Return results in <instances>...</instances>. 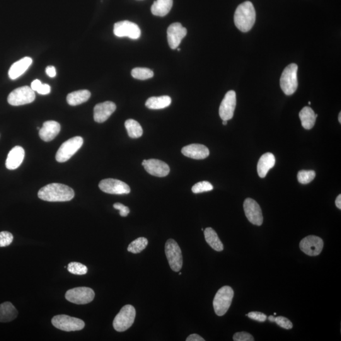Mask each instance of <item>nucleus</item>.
<instances>
[{"label": "nucleus", "instance_id": "1", "mask_svg": "<svg viewBox=\"0 0 341 341\" xmlns=\"http://www.w3.org/2000/svg\"><path fill=\"white\" fill-rule=\"evenodd\" d=\"M38 197L48 202H68L73 199L75 193L72 188L63 184L52 183L38 192Z\"/></svg>", "mask_w": 341, "mask_h": 341}, {"label": "nucleus", "instance_id": "2", "mask_svg": "<svg viewBox=\"0 0 341 341\" xmlns=\"http://www.w3.org/2000/svg\"><path fill=\"white\" fill-rule=\"evenodd\" d=\"M256 21V12L250 2L239 5L234 13V24L241 32L247 33L251 30Z\"/></svg>", "mask_w": 341, "mask_h": 341}, {"label": "nucleus", "instance_id": "3", "mask_svg": "<svg viewBox=\"0 0 341 341\" xmlns=\"http://www.w3.org/2000/svg\"><path fill=\"white\" fill-rule=\"evenodd\" d=\"M234 296V291L230 286L222 287L217 292L213 301V306L217 315L222 316L226 313L230 307Z\"/></svg>", "mask_w": 341, "mask_h": 341}, {"label": "nucleus", "instance_id": "4", "mask_svg": "<svg viewBox=\"0 0 341 341\" xmlns=\"http://www.w3.org/2000/svg\"><path fill=\"white\" fill-rule=\"evenodd\" d=\"M297 65L291 64L286 67L283 71L280 79V86L282 91L287 96H291L297 90L298 86L297 82Z\"/></svg>", "mask_w": 341, "mask_h": 341}, {"label": "nucleus", "instance_id": "5", "mask_svg": "<svg viewBox=\"0 0 341 341\" xmlns=\"http://www.w3.org/2000/svg\"><path fill=\"white\" fill-rule=\"evenodd\" d=\"M136 311L134 306L127 304L121 309L113 320V327L118 332H122L129 329L134 323Z\"/></svg>", "mask_w": 341, "mask_h": 341}, {"label": "nucleus", "instance_id": "6", "mask_svg": "<svg viewBox=\"0 0 341 341\" xmlns=\"http://www.w3.org/2000/svg\"><path fill=\"white\" fill-rule=\"evenodd\" d=\"M84 144L83 138L75 137L67 140L63 144L56 154V160L59 163H65L69 161Z\"/></svg>", "mask_w": 341, "mask_h": 341}, {"label": "nucleus", "instance_id": "7", "mask_svg": "<svg viewBox=\"0 0 341 341\" xmlns=\"http://www.w3.org/2000/svg\"><path fill=\"white\" fill-rule=\"evenodd\" d=\"M165 253L167 259L171 269L179 272L182 268L183 257L178 244L173 239H169L165 245Z\"/></svg>", "mask_w": 341, "mask_h": 341}, {"label": "nucleus", "instance_id": "8", "mask_svg": "<svg viewBox=\"0 0 341 341\" xmlns=\"http://www.w3.org/2000/svg\"><path fill=\"white\" fill-rule=\"evenodd\" d=\"M52 323L56 328L65 332L81 330L85 326V322L81 319L67 315L55 316Z\"/></svg>", "mask_w": 341, "mask_h": 341}, {"label": "nucleus", "instance_id": "9", "mask_svg": "<svg viewBox=\"0 0 341 341\" xmlns=\"http://www.w3.org/2000/svg\"><path fill=\"white\" fill-rule=\"evenodd\" d=\"M95 297L94 290L88 287H79L69 289L65 294V298L72 303L86 304L93 301Z\"/></svg>", "mask_w": 341, "mask_h": 341}, {"label": "nucleus", "instance_id": "10", "mask_svg": "<svg viewBox=\"0 0 341 341\" xmlns=\"http://www.w3.org/2000/svg\"><path fill=\"white\" fill-rule=\"evenodd\" d=\"M35 98V91L29 86H24L16 89L9 94L8 102L12 106H22L33 103Z\"/></svg>", "mask_w": 341, "mask_h": 341}, {"label": "nucleus", "instance_id": "11", "mask_svg": "<svg viewBox=\"0 0 341 341\" xmlns=\"http://www.w3.org/2000/svg\"><path fill=\"white\" fill-rule=\"evenodd\" d=\"M114 34L119 38L128 37L137 40L141 36V31L136 24L124 21L118 22L114 26Z\"/></svg>", "mask_w": 341, "mask_h": 341}, {"label": "nucleus", "instance_id": "12", "mask_svg": "<svg viewBox=\"0 0 341 341\" xmlns=\"http://www.w3.org/2000/svg\"><path fill=\"white\" fill-rule=\"evenodd\" d=\"M99 187L103 192L110 194H129L130 192V188L127 183L116 179L103 180L99 183Z\"/></svg>", "mask_w": 341, "mask_h": 341}, {"label": "nucleus", "instance_id": "13", "mask_svg": "<svg viewBox=\"0 0 341 341\" xmlns=\"http://www.w3.org/2000/svg\"><path fill=\"white\" fill-rule=\"evenodd\" d=\"M243 208L246 218L251 224L258 226L262 224L263 218L262 209L255 200L250 198H246L244 202Z\"/></svg>", "mask_w": 341, "mask_h": 341}, {"label": "nucleus", "instance_id": "14", "mask_svg": "<svg viewBox=\"0 0 341 341\" xmlns=\"http://www.w3.org/2000/svg\"><path fill=\"white\" fill-rule=\"evenodd\" d=\"M299 248L309 256L320 255L323 248V241L320 237L311 235L305 237L299 243Z\"/></svg>", "mask_w": 341, "mask_h": 341}, {"label": "nucleus", "instance_id": "15", "mask_svg": "<svg viewBox=\"0 0 341 341\" xmlns=\"http://www.w3.org/2000/svg\"><path fill=\"white\" fill-rule=\"evenodd\" d=\"M236 105L235 91H229L225 95L219 107V116L222 120L228 121L234 116Z\"/></svg>", "mask_w": 341, "mask_h": 341}, {"label": "nucleus", "instance_id": "16", "mask_svg": "<svg viewBox=\"0 0 341 341\" xmlns=\"http://www.w3.org/2000/svg\"><path fill=\"white\" fill-rule=\"evenodd\" d=\"M187 35V29L183 28L180 23H175L171 24L167 31L169 47L172 50L178 48L181 41Z\"/></svg>", "mask_w": 341, "mask_h": 341}, {"label": "nucleus", "instance_id": "17", "mask_svg": "<svg viewBox=\"0 0 341 341\" xmlns=\"http://www.w3.org/2000/svg\"><path fill=\"white\" fill-rule=\"evenodd\" d=\"M142 164L147 173L157 177H164L168 175L170 171L168 164L158 159L144 160Z\"/></svg>", "mask_w": 341, "mask_h": 341}, {"label": "nucleus", "instance_id": "18", "mask_svg": "<svg viewBox=\"0 0 341 341\" xmlns=\"http://www.w3.org/2000/svg\"><path fill=\"white\" fill-rule=\"evenodd\" d=\"M117 106L111 101L99 103L94 109V119L98 123L106 122L115 112Z\"/></svg>", "mask_w": 341, "mask_h": 341}, {"label": "nucleus", "instance_id": "19", "mask_svg": "<svg viewBox=\"0 0 341 341\" xmlns=\"http://www.w3.org/2000/svg\"><path fill=\"white\" fill-rule=\"evenodd\" d=\"M181 152L188 158L197 159H204L209 156V150L202 144H190L184 147Z\"/></svg>", "mask_w": 341, "mask_h": 341}, {"label": "nucleus", "instance_id": "20", "mask_svg": "<svg viewBox=\"0 0 341 341\" xmlns=\"http://www.w3.org/2000/svg\"><path fill=\"white\" fill-rule=\"evenodd\" d=\"M61 126L55 121H48L44 123L40 130L41 139L45 142H50L59 135Z\"/></svg>", "mask_w": 341, "mask_h": 341}, {"label": "nucleus", "instance_id": "21", "mask_svg": "<svg viewBox=\"0 0 341 341\" xmlns=\"http://www.w3.org/2000/svg\"><path fill=\"white\" fill-rule=\"evenodd\" d=\"M25 157V151L21 146H16L10 151L6 161V167L9 170H14L21 165Z\"/></svg>", "mask_w": 341, "mask_h": 341}, {"label": "nucleus", "instance_id": "22", "mask_svg": "<svg viewBox=\"0 0 341 341\" xmlns=\"http://www.w3.org/2000/svg\"><path fill=\"white\" fill-rule=\"evenodd\" d=\"M33 63L30 57H25L14 63L9 71V76L12 80H15L25 73Z\"/></svg>", "mask_w": 341, "mask_h": 341}, {"label": "nucleus", "instance_id": "23", "mask_svg": "<svg viewBox=\"0 0 341 341\" xmlns=\"http://www.w3.org/2000/svg\"><path fill=\"white\" fill-rule=\"evenodd\" d=\"M275 159L274 154L267 152L263 154L258 161L257 164V173L260 178H265L268 171L274 166Z\"/></svg>", "mask_w": 341, "mask_h": 341}, {"label": "nucleus", "instance_id": "24", "mask_svg": "<svg viewBox=\"0 0 341 341\" xmlns=\"http://www.w3.org/2000/svg\"><path fill=\"white\" fill-rule=\"evenodd\" d=\"M18 311L11 302H5L0 304V322H10L15 320Z\"/></svg>", "mask_w": 341, "mask_h": 341}, {"label": "nucleus", "instance_id": "25", "mask_svg": "<svg viewBox=\"0 0 341 341\" xmlns=\"http://www.w3.org/2000/svg\"><path fill=\"white\" fill-rule=\"evenodd\" d=\"M302 127L306 130H310L314 127L316 122V118L318 117L311 108L306 106L301 110L299 114Z\"/></svg>", "mask_w": 341, "mask_h": 341}, {"label": "nucleus", "instance_id": "26", "mask_svg": "<svg viewBox=\"0 0 341 341\" xmlns=\"http://www.w3.org/2000/svg\"><path fill=\"white\" fill-rule=\"evenodd\" d=\"M173 0H156L151 7L153 15L164 17L170 12L173 7Z\"/></svg>", "mask_w": 341, "mask_h": 341}, {"label": "nucleus", "instance_id": "27", "mask_svg": "<svg viewBox=\"0 0 341 341\" xmlns=\"http://www.w3.org/2000/svg\"><path fill=\"white\" fill-rule=\"evenodd\" d=\"M171 103V98L168 96L151 97L147 99L146 106L150 110H161L168 107Z\"/></svg>", "mask_w": 341, "mask_h": 341}, {"label": "nucleus", "instance_id": "28", "mask_svg": "<svg viewBox=\"0 0 341 341\" xmlns=\"http://www.w3.org/2000/svg\"><path fill=\"white\" fill-rule=\"evenodd\" d=\"M91 94L88 90H80L68 94L67 101L70 106H77L86 103L91 98Z\"/></svg>", "mask_w": 341, "mask_h": 341}, {"label": "nucleus", "instance_id": "29", "mask_svg": "<svg viewBox=\"0 0 341 341\" xmlns=\"http://www.w3.org/2000/svg\"><path fill=\"white\" fill-rule=\"evenodd\" d=\"M205 241L209 244L210 247L217 251H222L224 250L223 244L220 240L216 232L212 227H207L204 230Z\"/></svg>", "mask_w": 341, "mask_h": 341}, {"label": "nucleus", "instance_id": "30", "mask_svg": "<svg viewBox=\"0 0 341 341\" xmlns=\"http://www.w3.org/2000/svg\"><path fill=\"white\" fill-rule=\"evenodd\" d=\"M125 126L129 136L132 139H137L143 134V129L137 121L132 119L128 120L126 121Z\"/></svg>", "mask_w": 341, "mask_h": 341}, {"label": "nucleus", "instance_id": "31", "mask_svg": "<svg viewBox=\"0 0 341 341\" xmlns=\"http://www.w3.org/2000/svg\"><path fill=\"white\" fill-rule=\"evenodd\" d=\"M147 245H148V240L144 237H140L133 241L128 246L127 250L130 253H139L143 251L147 247Z\"/></svg>", "mask_w": 341, "mask_h": 341}, {"label": "nucleus", "instance_id": "32", "mask_svg": "<svg viewBox=\"0 0 341 341\" xmlns=\"http://www.w3.org/2000/svg\"><path fill=\"white\" fill-rule=\"evenodd\" d=\"M132 76L138 80H147L154 77V72L147 68H135L132 70Z\"/></svg>", "mask_w": 341, "mask_h": 341}, {"label": "nucleus", "instance_id": "33", "mask_svg": "<svg viewBox=\"0 0 341 341\" xmlns=\"http://www.w3.org/2000/svg\"><path fill=\"white\" fill-rule=\"evenodd\" d=\"M67 268L69 272L76 275L86 274L88 271V267L79 262H70Z\"/></svg>", "mask_w": 341, "mask_h": 341}, {"label": "nucleus", "instance_id": "34", "mask_svg": "<svg viewBox=\"0 0 341 341\" xmlns=\"http://www.w3.org/2000/svg\"><path fill=\"white\" fill-rule=\"evenodd\" d=\"M315 172L314 171L301 170L297 173V178L299 182L306 185L311 182L315 177Z\"/></svg>", "mask_w": 341, "mask_h": 341}, {"label": "nucleus", "instance_id": "35", "mask_svg": "<svg viewBox=\"0 0 341 341\" xmlns=\"http://www.w3.org/2000/svg\"><path fill=\"white\" fill-rule=\"evenodd\" d=\"M213 186L211 183L208 182V181H204L201 182L196 183L193 186L192 190L193 193H200L203 192H209L213 190Z\"/></svg>", "mask_w": 341, "mask_h": 341}, {"label": "nucleus", "instance_id": "36", "mask_svg": "<svg viewBox=\"0 0 341 341\" xmlns=\"http://www.w3.org/2000/svg\"><path fill=\"white\" fill-rule=\"evenodd\" d=\"M14 236L9 231L0 232V247H6L13 242Z\"/></svg>", "mask_w": 341, "mask_h": 341}, {"label": "nucleus", "instance_id": "37", "mask_svg": "<svg viewBox=\"0 0 341 341\" xmlns=\"http://www.w3.org/2000/svg\"><path fill=\"white\" fill-rule=\"evenodd\" d=\"M275 322L280 327L285 328V329H291L293 326L291 321L288 318L284 317V316H278V317L275 318Z\"/></svg>", "mask_w": 341, "mask_h": 341}, {"label": "nucleus", "instance_id": "38", "mask_svg": "<svg viewBox=\"0 0 341 341\" xmlns=\"http://www.w3.org/2000/svg\"><path fill=\"white\" fill-rule=\"evenodd\" d=\"M234 341H253L254 338L252 335L248 332H237L233 335Z\"/></svg>", "mask_w": 341, "mask_h": 341}, {"label": "nucleus", "instance_id": "39", "mask_svg": "<svg viewBox=\"0 0 341 341\" xmlns=\"http://www.w3.org/2000/svg\"><path fill=\"white\" fill-rule=\"evenodd\" d=\"M246 316H248L249 318L253 319V320L260 321V322L265 321L267 318V315H265L264 313L258 311L250 312V313H249L248 315H246Z\"/></svg>", "mask_w": 341, "mask_h": 341}, {"label": "nucleus", "instance_id": "40", "mask_svg": "<svg viewBox=\"0 0 341 341\" xmlns=\"http://www.w3.org/2000/svg\"><path fill=\"white\" fill-rule=\"evenodd\" d=\"M113 207L115 209L120 210L121 216L127 217L130 213L129 208L120 203H116L113 205Z\"/></svg>", "mask_w": 341, "mask_h": 341}, {"label": "nucleus", "instance_id": "41", "mask_svg": "<svg viewBox=\"0 0 341 341\" xmlns=\"http://www.w3.org/2000/svg\"><path fill=\"white\" fill-rule=\"evenodd\" d=\"M37 92L39 94H41V95H46V94H48L51 92V88L49 85L48 84H41L40 88H38Z\"/></svg>", "mask_w": 341, "mask_h": 341}, {"label": "nucleus", "instance_id": "42", "mask_svg": "<svg viewBox=\"0 0 341 341\" xmlns=\"http://www.w3.org/2000/svg\"><path fill=\"white\" fill-rule=\"evenodd\" d=\"M187 341H204V338L202 337L201 336L197 334V333H193V334L188 336Z\"/></svg>", "mask_w": 341, "mask_h": 341}, {"label": "nucleus", "instance_id": "43", "mask_svg": "<svg viewBox=\"0 0 341 341\" xmlns=\"http://www.w3.org/2000/svg\"><path fill=\"white\" fill-rule=\"evenodd\" d=\"M46 72L48 76L51 78H53L57 75V71H56L55 68L53 66H48L46 69Z\"/></svg>", "mask_w": 341, "mask_h": 341}, {"label": "nucleus", "instance_id": "44", "mask_svg": "<svg viewBox=\"0 0 341 341\" xmlns=\"http://www.w3.org/2000/svg\"><path fill=\"white\" fill-rule=\"evenodd\" d=\"M41 84H42V83H41L40 80L36 79L32 82V84H31V89H32L34 91H37Z\"/></svg>", "mask_w": 341, "mask_h": 341}, {"label": "nucleus", "instance_id": "45", "mask_svg": "<svg viewBox=\"0 0 341 341\" xmlns=\"http://www.w3.org/2000/svg\"><path fill=\"white\" fill-rule=\"evenodd\" d=\"M335 205L338 209H341V195H338L337 197L336 198L335 200Z\"/></svg>", "mask_w": 341, "mask_h": 341}, {"label": "nucleus", "instance_id": "46", "mask_svg": "<svg viewBox=\"0 0 341 341\" xmlns=\"http://www.w3.org/2000/svg\"><path fill=\"white\" fill-rule=\"evenodd\" d=\"M275 318L274 317V316L272 315H270L268 317V320H269L270 321H271V322H273V321H275Z\"/></svg>", "mask_w": 341, "mask_h": 341}, {"label": "nucleus", "instance_id": "47", "mask_svg": "<svg viewBox=\"0 0 341 341\" xmlns=\"http://www.w3.org/2000/svg\"><path fill=\"white\" fill-rule=\"evenodd\" d=\"M338 122H339V123H341V113L340 112L339 113V115H338Z\"/></svg>", "mask_w": 341, "mask_h": 341}, {"label": "nucleus", "instance_id": "48", "mask_svg": "<svg viewBox=\"0 0 341 341\" xmlns=\"http://www.w3.org/2000/svg\"><path fill=\"white\" fill-rule=\"evenodd\" d=\"M227 123V121L222 120V124H223V125H226Z\"/></svg>", "mask_w": 341, "mask_h": 341}, {"label": "nucleus", "instance_id": "49", "mask_svg": "<svg viewBox=\"0 0 341 341\" xmlns=\"http://www.w3.org/2000/svg\"><path fill=\"white\" fill-rule=\"evenodd\" d=\"M178 52H180V49H179V48H178Z\"/></svg>", "mask_w": 341, "mask_h": 341}]
</instances>
